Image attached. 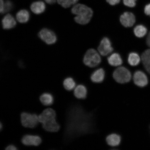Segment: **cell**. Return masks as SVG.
<instances>
[{
  "mask_svg": "<svg viewBox=\"0 0 150 150\" xmlns=\"http://www.w3.org/2000/svg\"><path fill=\"white\" fill-rule=\"evenodd\" d=\"M69 113L68 130L71 134H87L92 130L93 116L79 107L73 108Z\"/></svg>",
  "mask_w": 150,
  "mask_h": 150,
  "instance_id": "1",
  "label": "cell"
},
{
  "mask_svg": "<svg viewBox=\"0 0 150 150\" xmlns=\"http://www.w3.org/2000/svg\"><path fill=\"white\" fill-rule=\"evenodd\" d=\"M39 122L45 130L50 132H58L60 128L56 120V112L53 109H46L38 116Z\"/></svg>",
  "mask_w": 150,
  "mask_h": 150,
  "instance_id": "2",
  "label": "cell"
},
{
  "mask_svg": "<svg viewBox=\"0 0 150 150\" xmlns=\"http://www.w3.org/2000/svg\"><path fill=\"white\" fill-rule=\"evenodd\" d=\"M72 13L76 16L74 20L76 23L82 25L87 24L91 21L93 15V11L87 6L82 4L75 5L71 9Z\"/></svg>",
  "mask_w": 150,
  "mask_h": 150,
  "instance_id": "3",
  "label": "cell"
},
{
  "mask_svg": "<svg viewBox=\"0 0 150 150\" xmlns=\"http://www.w3.org/2000/svg\"><path fill=\"white\" fill-rule=\"evenodd\" d=\"M112 76L117 83L125 84L130 81L132 75L130 71L123 67H118L114 71Z\"/></svg>",
  "mask_w": 150,
  "mask_h": 150,
  "instance_id": "4",
  "label": "cell"
},
{
  "mask_svg": "<svg viewBox=\"0 0 150 150\" xmlns=\"http://www.w3.org/2000/svg\"><path fill=\"white\" fill-rule=\"evenodd\" d=\"M101 59L98 52L93 49H91L86 52L83 58V62L90 67H94L100 63Z\"/></svg>",
  "mask_w": 150,
  "mask_h": 150,
  "instance_id": "5",
  "label": "cell"
},
{
  "mask_svg": "<svg viewBox=\"0 0 150 150\" xmlns=\"http://www.w3.org/2000/svg\"><path fill=\"white\" fill-rule=\"evenodd\" d=\"M21 121L23 126L28 128H33L39 122V117L36 114L23 112L21 115Z\"/></svg>",
  "mask_w": 150,
  "mask_h": 150,
  "instance_id": "6",
  "label": "cell"
},
{
  "mask_svg": "<svg viewBox=\"0 0 150 150\" xmlns=\"http://www.w3.org/2000/svg\"><path fill=\"white\" fill-rule=\"evenodd\" d=\"M38 35L41 40L48 45L55 44L57 41V37L55 33L51 30L46 28L41 30Z\"/></svg>",
  "mask_w": 150,
  "mask_h": 150,
  "instance_id": "7",
  "label": "cell"
},
{
  "mask_svg": "<svg viewBox=\"0 0 150 150\" xmlns=\"http://www.w3.org/2000/svg\"><path fill=\"white\" fill-rule=\"evenodd\" d=\"M98 50L99 54L103 56L108 55L111 53L113 49L112 46L110 39L106 37L103 38L101 41Z\"/></svg>",
  "mask_w": 150,
  "mask_h": 150,
  "instance_id": "8",
  "label": "cell"
},
{
  "mask_svg": "<svg viewBox=\"0 0 150 150\" xmlns=\"http://www.w3.org/2000/svg\"><path fill=\"white\" fill-rule=\"evenodd\" d=\"M134 83L138 87H144L147 85L148 79L146 74L142 71H136L133 76Z\"/></svg>",
  "mask_w": 150,
  "mask_h": 150,
  "instance_id": "9",
  "label": "cell"
},
{
  "mask_svg": "<svg viewBox=\"0 0 150 150\" xmlns=\"http://www.w3.org/2000/svg\"><path fill=\"white\" fill-rule=\"evenodd\" d=\"M120 21L125 27H130L135 23V16L132 13L125 12L121 16Z\"/></svg>",
  "mask_w": 150,
  "mask_h": 150,
  "instance_id": "10",
  "label": "cell"
},
{
  "mask_svg": "<svg viewBox=\"0 0 150 150\" xmlns=\"http://www.w3.org/2000/svg\"><path fill=\"white\" fill-rule=\"evenodd\" d=\"M42 142V139L40 137L33 135H26L22 137V144L27 146H38Z\"/></svg>",
  "mask_w": 150,
  "mask_h": 150,
  "instance_id": "11",
  "label": "cell"
},
{
  "mask_svg": "<svg viewBox=\"0 0 150 150\" xmlns=\"http://www.w3.org/2000/svg\"><path fill=\"white\" fill-rule=\"evenodd\" d=\"M2 25L4 29L9 30L12 29L16 26V22L12 15L7 14L2 20Z\"/></svg>",
  "mask_w": 150,
  "mask_h": 150,
  "instance_id": "12",
  "label": "cell"
},
{
  "mask_svg": "<svg viewBox=\"0 0 150 150\" xmlns=\"http://www.w3.org/2000/svg\"><path fill=\"white\" fill-rule=\"evenodd\" d=\"M121 138L119 135L117 134H111L106 137V141L107 144L112 147H115L120 144Z\"/></svg>",
  "mask_w": 150,
  "mask_h": 150,
  "instance_id": "13",
  "label": "cell"
},
{
  "mask_svg": "<svg viewBox=\"0 0 150 150\" xmlns=\"http://www.w3.org/2000/svg\"><path fill=\"white\" fill-rule=\"evenodd\" d=\"M105 77V72L104 69L100 68L95 71L92 74L91 79L93 83H99L104 81Z\"/></svg>",
  "mask_w": 150,
  "mask_h": 150,
  "instance_id": "14",
  "label": "cell"
},
{
  "mask_svg": "<svg viewBox=\"0 0 150 150\" xmlns=\"http://www.w3.org/2000/svg\"><path fill=\"white\" fill-rule=\"evenodd\" d=\"M74 93L76 98L80 99H84L87 96V90L85 86L79 84L75 88Z\"/></svg>",
  "mask_w": 150,
  "mask_h": 150,
  "instance_id": "15",
  "label": "cell"
},
{
  "mask_svg": "<svg viewBox=\"0 0 150 150\" xmlns=\"http://www.w3.org/2000/svg\"><path fill=\"white\" fill-rule=\"evenodd\" d=\"M30 8L34 13L41 14L45 10L46 5L44 2L42 1H35L32 4Z\"/></svg>",
  "mask_w": 150,
  "mask_h": 150,
  "instance_id": "16",
  "label": "cell"
},
{
  "mask_svg": "<svg viewBox=\"0 0 150 150\" xmlns=\"http://www.w3.org/2000/svg\"><path fill=\"white\" fill-rule=\"evenodd\" d=\"M108 60L109 64L113 67L119 66L123 63L120 55L117 53L112 54L108 57Z\"/></svg>",
  "mask_w": 150,
  "mask_h": 150,
  "instance_id": "17",
  "label": "cell"
},
{
  "mask_svg": "<svg viewBox=\"0 0 150 150\" xmlns=\"http://www.w3.org/2000/svg\"><path fill=\"white\" fill-rule=\"evenodd\" d=\"M17 20L19 23H27L30 18V14L25 9H22L19 11L16 14Z\"/></svg>",
  "mask_w": 150,
  "mask_h": 150,
  "instance_id": "18",
  "label": "cell"
},
{
  "mask_svg": "<svg viewBox=\"0 0 150 150\" xmlns=\"http://www.w3.org/2000/svg\"><path fill=\"white\" fill-rule=\"evenodd\" d=\"M142 59L146 70L150 74V49L146 50L142 53Z\"/></svg>",
  "mask_w": 150,
  "mask_h": 150,
  "instance_id": "19",
  "label": "cell"
},
{
  "mask_svg": "<svg viewBox=\"0 0 150 150\" xmlns=\"http://www.w3.org/2000/svg\"><path fill=\"white\" fill-rule=\"evenodd\" d=\"M40 100L44 105L50 106L53 104L54 97L50 93H44L40 96Z\"/></svg>",
  "mask_w": 150,
  "mask_h": 150,
  "instance_id": "20",
  "label": "cell"
},
{
  "mask_svg": "<svg viewBox=\"0 0 150 150\" xmlns=\"http://www.w3.org/2000/svg\"><path fill=\"white\" fill-rule=\"evenodd\" d=\"M140 58L137 53L131 52L128 56V62L129 64L132 66H136L140 63Z\"/></svg>",
  "mask_w": 150,
  "mask_h": 150,
  "instance_id": "21",
  "label": "cell"
},
{
  "mask_svg": "<svg viewBox=\"0 0 150 150\" xmlns=\"http://www.w3.org/2000/svg\"><path fill=\"white\" fill-rule=\"evenodd\" d=\"M63 85L64 88L68 91H72L76 87V82L71 77L66 78L63 81Z\"/></svg>",
  "mask_w": 150,
  "mask_h": 150,
  "instance_id": "22",
  "label": "cell"
},
{
  "mask_svg": "<svg viewBox=\"0 0 150 150\" xmlns=\"http://www.w3.org/2000/svg\"><path fill=\"white\" fill-rule=\"evenodd\" d=\"M134 33L136 37L142 38L145 36L147 34V29L143 25H139L134 28Z\"/></svg>",
  "mask_w": 150,
  "mask_h": 150,
  "instance_id": "23",
  "label": "cell"
},
{
  "mask_svg": "<svg viewBox=\"0 0 150 150\" xmlns=\"http://www.w3.org/2000/svg\"><path fill=\"white\" fill-rule=\"evenodd\" d=\"M13 4L11 1L7 0L4 3V13L9 12L13 8Z\"/></svg>",
  "mask_w": 150,
  "mask_h": 150,
  "instance_id": "24",
  "label": "cell"
},
{
  "mask_svg": "<svg viewBox=\"0 0 150 150\" xmlns=\"http://www.w3.org/2000/svg\"><path fill=\"white\" fill-rule=\"evenodd\" d=\"M137 0H123L124 4L130 7H133L136 5Z\"/></svg>",
  "mask_w": 150,
  "mask_h": 150,
  "instance_id": "25",
  "label": "cell"
},
{
  "mask_svg": "<svg viewBox=\"0 0 150 150\" xmlns=\"http://www.w3.org/2000/svg\"><path fill=\"white\" fill-rule=\"evenodd\" d=\"M79 0H66L65 3L63 7L65 8H69L71 5L76 4Z\"/></svg>",
  "mask_w": 150,
  "mask_h": 150,
  "instance_id": "26",
  "label": "cell"
},
{
  "mask_svg": "<svg viewBox=\"0 0 150 150\" xmlns=\"http://www.w3.org/2000/svg\"><path fill=\"white\" fill-rule=\"evenodd\" d=\"M4 3L3 0L0 1V12L1 14L4 13Z\"/></svg>",
  "mask_w": 150,
  "mask_h": 150,
  "instance_id": "27",
  "label": "cell"
},
{
  "mask_svg": "<svg viewBox=\"0 0 150 150\" xmlns=\"http://www.w3.org/2000/svg\"><path fill=\"white\" fill-rule=\"evenodd\" d=\"M106 1L110 5L114 6L118 4L120 0H106Z\"/></svg>",
  "mask_w": 150,
  "mask_h": 150,
  "instance_id": "28",
  "label": "cell"
},
{
  "mask_svg": "<svg viewBox=\"0 0 150 150\" xmlns=\"http://www.w3.org/2000/svg\"><path fill=\"white\" fill-rule=\"evenodd\" d=\"M144 12L146 15L150 16V3L146 6L144 8Z\"/></svg>",
  "mask_w": 150,
  "mask_h": 150,
  "instance_id": "29",
  "label": "cell"
},
{
  "mask_svg": "<svg viewBox=\"0 0 150 150\" xmlns=\"http://www.w3.org/2000/svg\"><path fill=\"white\" fill-rule=\"evenodd\" d=\"M5 149L6 150H17V148L14 145H11L7 146Z\"/></svg>",
  "mask_w": 150,
  "mask_h": 150,
  "instance_id": "30",
  "label": "cell"
},
{
  "mask_svg": "<svg viewBox=\"0 0 150 150\" xmlns=\"http://www.w3.org/2000/svg\"><path fill=\"white\" fill-rule=\"evenodd\" d=\"M146 43L147 45L150 47V32L148 35L147 39H146Z\"/></svg>",
  "mask_w": 150,
  "mask_h": 150,
  "instance_id": "31",
  "label": "cell"
},
{
  "mask_svg": "<svg viewBox=\"0 0 150 150\" xmlns=\"http://www.w3.org/2000/svg\"><path fill=\"white\" fill-rule=\"evenodd\" d=\"M57 1L58 3H59V4L61 5L63 7L65 3L66 0H57Z\"/></svg>",
  "mask_w": 150,
  "mask_h": 150,
  "instance_id": "32",
  "label": "cell"
},
{
  "mask_svg": "<svg viewBox=\"0 0 150 150\" xmlns=\"http://www.w3.org/2000/svg\"><path fill=\"white\" fill-rule=\"evenodd\" d=\"M44 1L49 4H52L55 3L57 0H44Z\"/></svg>",
  "mask_w": 150,
  "mask_h": 150,
  "instance_id": "33",
  "label": "cell"
},
{
  "mask_svg": "<svg viewBox=\"0 0 150 150\" xmlns=\"http://www.w3.org/2000/svg\"><path fill=\"white\" fill-rule=\"evenodd\" d=\"M3 125L1 123V124H0V129H1V130H2V129L3 128Z\"/></svg>",
  "mask_w": 150,
  "mask_h": 150,
  "instance_id": "34",
  "label": "cell"
}]
</instances>
